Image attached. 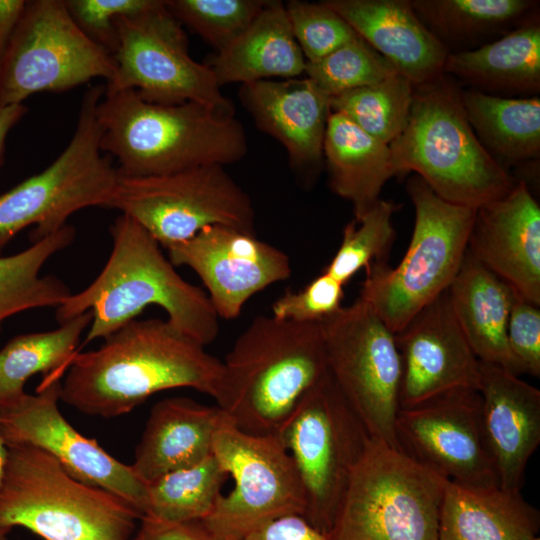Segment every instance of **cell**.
I'll list each match as a JSON object with an SVG mask.
<instances>
[{"instance_id":"obj_2","label":"cell","mask_w":540,"mask_h":540,"mask_svg":"<svg viewBox=\"0 0 540 540\" xmlns=\"http://www.w3.org/2000/svg\"><path fill=\"white\" fill-rule=\"evenodd\" d=\"M111 254L97 278L56 308L61 325L89 311L84 344L105 339L150 305L167 313L179 332L206 346L218 335V315L207 294L174 269L158 242L133 218L119 215L110 227Z\"/></svg>"},{"instance_id":"obj_3","label":"cell","mask_w":540,"mask_h":540,"mask_svg":"<svg viewBox=\"0 0 540 540\" xmlns=\"http://www.w3.org/2000/svg\"><path fill=\"white\" fill-rule=\"evenodd\" d=\"M100 149L115 157L118 176L171 174L245 157L247 136L234 111L196 102L161 104L135 90L105 91L97 106Z\"/></svg>"},{"instance_id":"obj_12","label":"cell","mask_w":540,"mask_h":540,"mask_svg":"<svg viewBox=\"0 0 540 540\" xmlns=\"http://www.w3.org/2000/svg\"><path fill=\"white\" fill-rule=\"evenodd\" d=\"M212 452L234 482L199 521L212 540H239L278 518L304 516L301 478L276 435L248 433L227 419L215 434Z\"/></svg>"},{"instance_id":"obj_23","label":"cell","mask_w":540,"mask_h":540,"mask_svg":"<svg viewBox=\"0 0 540 540\" xmlns=\"http://www.w3.org/2000/svg\"><path fill=\"white\" fill-rule=\"evenodd\" d=\"M413 85L443 74L446 48L416 15L410 0H325Z\"/></svg>"},{"instance_id":"obj_10","label":"cell","mask_w":540,"mask_h":540,"mask_svg":"<svg viewBox=\"0 0 540 540\" xmlns=\"http://www.w3.org/2000/svg\"><path fill=\"white\" fill-rule=\"evenodd\" d=\"M275 435L301 478L304 517L330 534L351 474L371 437L329 370L302 396Z\"/></svg>"},{"instance_id":"obj_41","label":"cell","mask_w":540,"mask_h":540,"mask_svg":"<svg viewBox=\"0 0 540 540\" xmlns=\"http://www.w3.org/2000/svg\"><path fill=\"white\" fill-rule=\"evenodd\" d=\"M344 285L321 272L299 291H286L272 304V316L297 323H318L338 311Z\"/></svg>"},{"instance_id":"obj_5","label":"cell","mask_w":540,"mask_h":540,"mask_svg":"<svg viewBox=\"0 0 540 540\" xmlns=\"http://www.w3.org/2000/svg\"><path fill=\"white\" fill-rule=\"evenodd\" d=\"M460 91L444 73L414 85L407 124L389 147L395 177L413 172L441 199L478 209L506 196L518 180L479 142Z\"/></svg>"},{"instance_id":"obj_16","label":"cell","mask_w":540,"mask_h":540,"mask_svg":"<svg viewBox=\"0 0 540 540\" xmlns=\"http://www.w3.org/2000/svg\"><path fill=\"white\" fill-rule=\"evenodd\" d=\"M395 436L400 451L446 480L475 489L499 488L477 389H457L400 408Z\"/></svg>"},{"instance_id":"obj_18","label":"cell","mask_w":540,"mask_h":540,"mask_svg":"<svg viewBox=\"0 0 540 540\" xmlns=\"http://www.w3.org/2000/svg\"><path fill=\"white\" fill-rule=\"evenodd\" d=\"M174 266H187L201 279L218 317L237 318L258 292L291 275L288 255L279 248L225 226H209L167 249Z\"/></svg>"},{"instance_id":"obj_46","label":"cell","mask_w":540,"mask_h":540,"mask_svg":"<svg viewBox=\"0 0 540 540\" xmlns=\"http://www.w3.org/2000/svg\"><path fill=\"white\" fill-rule=\"evenodd\" d=\"M27 108L23 104L10 105L0 108V168L4 161L6 139L11 129L26 114Z\"/></svg>"},{"instance_id":"obj_45","label":"cell","mask_w":540,"mask_h":540,"mask_svg":"<svg viewBox=\"0 0 540 540\" xmlns=\"http://www.w3.org/2000/svg\"><path fill=\"white\" fill-rule=\"evenodd\" d=\"M25 0H0V64L26 8Z\"/></svg>"},{"instance_id":"obj_13","label":"cell","mask_w":540,"mask_h":540,"mask_svg":"<svg viewBox=\"0 0 540 540\" xmlns=\"http://www.w3.org/2000/svg\"><path fill=\"white\" fill-rule=\"evenodd\" d=\"M116 28L115 71L105 91L132 89L150 102H196L234 111L210 66L190 56L182 24L165 0L144 12L118 18Z\"/></svg>"},{"instance_id":"obj_28","label":"cell","mask_w":540,"mask_h":540,"mask_svg":"<svg viewBox=\"0 0 540 540\" xmlns=\"http://www.w3.org/2000/svg\"><path fill=\"white\" fill-rule=\"evenodd\" d=\"M539 513L521 495L446 482L437 540H535Z\"/></svg>"},{"instance_id":"obj_7","label":"cell","mask_w":540,"mask_h":540,"mask_svg":"<svg viewBox=\"0 0 540 540\" xmlns=\"http://www.w3.org/2000/svg\"><path fill=\"white\" fill-rule=\"evenodd\" d=\"M415 220L399 264L374 263L366 269L359 297L394 333L446 292L463 263L476 209L437 196L418 175L407 179Z\"/></svg>"},{"instance_id":"obj_42","label":"cell","mask_w":540,"mask_h":540,"mask_svg":"<svg viewBox=\"0 0 540 540\" xmlns=\"http://www.w3.org/2000/svg\"><path fill=\"white\" fill-rule=\"evenodd\" d=\"M507 341L520 373L540 376V307L515 291L510 308Z\"/></svg>"},{"instance_id":"obj_11","label":"cell","mask_w":540,"mask_h":540,"mask_svg":"<svg viewBox=\"0 0 540 540\" xmlns=\"http://www.w3.org/2000/svg\"><path fill=\"white\" fill-rule=\"evenodd\" d=\"M104 207L133 218L166 249L209 226L255 235L252 201L221 165L158 176H118Z\"/></svg>"},{"instance_id":"obj_9","label":"cell","mask_w":540,"mask_h":540,"mask_svg":"<svg viewBox=\"0 0 540 540\" xmlns=\"http://www.w3.org/2000/svg\"><path fill=\"white\" fill-rule=\"evenodd\" d=\"M104 86L90 87L81 102L74 134L43 171L0 195V254L23 229L35 243L57 232L75 212L104 207L118 180L112 157L102 155L97 106Z\"/></svg>"},{"instance_id":"obj_49","label":"cell","mask_w":540,"mask_h":540,"mask_svg":"<svg viewBox=\"0 0 540 540\" xmlns=\"http://www.w3.org/2000/svg\"><path fill=\"white\" fill-rule=\"evenodd\" d=\"M535 540H540V538H539V537H536Z\"/></svg>"},{"instance_id":"obj_30","label":"cell","mask_w":540,"mask_h":540,"mask_svg":"<svg viewBox=\"0 0 540 540\" xmlns=\"http://www.w3.org/2000/svg\"><path fill=\"white\" fill-rule=\"evenodd\" d=\"M461 102L481 145L506 171L536 167L540 158V99L505 98L462 88Z\"/></svg>"},{"instance_id":"obj_22","label":"cell","mask_w":540,"mask_h":540,"mask_svg":"<svg viewBox=\"0 0 540 540\" xmlns=\"http://www.w3.org/2000/svg\"><path fill=\"white\" fill-rule=\"evenodd\" d=\"M479 373L483 429L499 487L521 492L526 466L540 443V391L494 364L480 361Z\"/></svg>"},{"instance_id":"obj_48","label":"cell","mask_w":540,"mask_h":540,"mask_svg":"<svg viewBox=\"0 0 540 540\" xmlns=\"http://www.w3.org/2000/svg\"><path fill=\"white\" fill-rule=\"evenodd\" d=\"M0 540H7L6 534L0 533Z\"/></svg>"},{"instance_id":"obj_44","label":"cell","mask_w":540,"mask_h":540,"mask_svg":"<svg viewBox=\"0 0 540 540\" xmlns=\"http://www.w3.org/2000/svg\"><path fill=\"white\" fill-rule=\"evenodd\" d=\"M132 540H212L199 521L169 522L142 516Z\"/></svg>"},{"instance_id":"obj_35","label":"cell","mask_w":540,"mask_h":540,"mask_svg":"<svg viewBox=\"0 0 540 540\" xmlns=\"http://www.w3.org/2000/svg\"><path fill=\"white\" fill-rule=\"evenodd\" d=\"M413 87L407 78L396 73L375 84L330 98V108L389 145L407 124Z\"/></svg>"},{"instance_id":"obj_33","label":"cell","mask_w":540,"mask_h":540,"mask_svg":"<svg viewBox=\"0 0 540 540\" xmlns=\"http://www.w3.org/2000/svg\"><path fill=\"white\" fill-rule=\"evenodd\" d=\"M91 312L61 324L57 329L20 334L0 349V408L19 400L26 381L37 373L60 376L77 353Z\"/></svg>"},{"instance_id":"obj_40","label":"cell","mask_w":540,"mask_h":540,"mask_svg":"<svg viewBox=\"0 0 540 540\" xmlns=\"http://www.w3.org/2000/svg\"><path fill=\"white\" fill-rule=\"evenodd\" d=\"M159 0H65L76 25L93 42L114 56L118 46L116 21L154 7Z\"/></svg>"},{"instance_id":"obj_39","label":"cell","mask_w":540,"mask_h":540,"mask_svg":"<svg viewBox=\"0 0 540 540\" xmlns=\"http://www.w3.org/2000/svg\"><path fill=\"white\" fill-rule=\"evenodd\" d=\"M284 5L291 31L306 61L319 60L358 36L324 1L290 0Z\"/></svg>"},{"instance_id":"obj_21","label":"cell","mask_w":540,"mask_h":540,"mask_svg":"<svg viewBox=\"0 0 540 540\" xmlns=\"http://www.w3.org/2000/svg\"><path fill=\"white\" fill-rule=\"evenodd\" d=\"M239 98L255 125L285 148L293 171L314 181L324 163L330 97L304 76L242 84Z\"/></svg>"},{"instance_id":"obj_32","label":"cell","mask_w":540,"mask_h":540,"mask_svg":"<svg viewBox=\"0 0 540 540\" xmlns=\"http://www.w3.org/2000/svg\"><path fill=\"white\" fill-rule=\"evenodd\" d=\"M76 229L65 225L57 232L10 256L0 255V334L11 316L43 307L60 306L72 293L59 278L41 276L44 264L72 244Z\"/></svg>"},{"instance_id":"obj_1","label":"cell","mask_w":540,"mask_h":540,"mask_svg":"<svg viewBox=\"0 0 540 540\" xmlns=\"http://www.w3.org/2000/svg\"><path fill=\"white\" fill-rule=\"evenodd\" d=\"M103 340L77 352L61 381L60 400L82 413L117 417L174 388L219 395L223 362L167 320L134 319Z\"/></svg>"},{"instance_id":"obj_26","label":"cell","mask_w":540,"mask_h":540,"mask_svg":"<svg viewBox=\"0 0 540 540\" xmlns=\"http://www.w3.org/2000/svg\"><path fill=\"white\" fill-rule=\"evenodd\" d=\"M514 291L481 264L467 249L448 289L450 304L479 361L519 376L508 346L507 325Z\"/></svg>"},{"instance_id":"obj_24","label":"cell","mask_w":540,"mask_h":540,"mask_svg":"<svg viewBox=\"0 0 540 540\" xmlns=\"http://www.w3.org/2000/svg\"><path fill=\"white\" fill-rule=\"evenodd\" d=\"M222 409L186 397L157 402L150 411L131 465L146 484L210 456L214 437L227 420Z\"/></svg>"},{"instance_id":"obj_43","label":"cell","mask_w":540,"mask_h":540,"mask_svg":"<svg viewBox=\"0 0 540 540\" xmlns=\"http://www.w3.org/2000/svg\"><path fill=\"white\" fill-rule=\"evenodd\" d=\"M239 540H331L312 526L303 515L278 518Z\"/></svg>"},{"instance_id":"obj_47","label":"cell","mask_w":540,"mask_h":540,"mask_svg":"<svg viewBox=\"0 0 540 540\" xmlns=\"http://www.w3.org/2000/svg\"><path fill=\"white\" fill-rule=\"evenodd\" d=\"M7 456V445L5 444L0 430V483L4 472L5 462Z\"/></svg>"},{"instance_id":"obj_29","label":"cell","mask_w":540,"mask_h":540,"mask_svg":"<svg viewBox=\"0 0 540 540\" xmlns=\"http://www.w3.org/2000/svg\"><path fill=\"white\" fill-rule=\"evenodd\" d=\"M323 160L331 190L353 205L355 219L380 199L385 183L395 177L389 145L332 111L325 131Z\"/></svg>"},{"instance_id":"obj_36","label":"cell","mask_w":540,"mask_h":540,"mask_svg":"<svg viewBox=\"0 0 540 540\" xmlns=\"http://www.w3.org/2000/svg\"><path fill=\"white\" fill-rule=\"evenodd\" d=\"M398 209V204L380 198L361 217L349 222L339 248L322 272L345 286L361 269L388 263L396 237L392 216Z\"/></svg>"},{"instance_id":"obj_6","label":"cell","mask_w":540,"mask_h":540,"mask_svg":"<svg viewBox=\"0 0 540 540\" xmlns=\"http://www.w3.org/2000/svg\"><path fill=\"white\" fill-rule=\"evenodd\" d=\"M141 513L72 476L29 445L7 446L0 483V533L25 528L43 540H132Z\"/></svg>"},{"instance_id":"obj_14","label":"cell","mask_w":540,"mask_h":540,"mask_svg":"<svg viewBox=\"0 0 540 540\" xmlns=\"http://www.w3.org/2000/svg\"><path fill=\"white\" fill-rule=\"evenodd\" d=\"M114 71L113 56L82 32L63 0L27 1L0 64V108L97 77L107 82Z\"/></svg>"},{"instance_id":"obj_31","label":"cell","mask_w":540,"mask_h":540,"mask_svg":"<svg viewBox=\"0 0 540 540\" xmlns=\"http://www.w3.org/2000/svg\"><path fill=\"white\" fill-rule=\"evenodd\" d=\"M448 53L474 50L539 17L535 0H410Z\"/></svg>"},{"instance_id":"obj_20","label":"cell","mask_w":540,"mask_h":540,"mask_svg":"<svg viewBox=\"0 0 540 540\" xmlns=\"http://www.w3.org/2000/svg\"><path fill=\"white\" fill-rule=\"evenodd\" d=\"M468 251L520 297L540 307V206L518 180L475 211Z\"/></svg>"},{"instance_id":"obj_15","label":"cell","mask_w":540,"mask_h":540,"mask_svg":"<svg viewBox=\"0 0 540 540\" xmlns=\"http://www.w3.org/2000/svg\"><path fill=\"white\" fill-rule=\"evenodd\" d=\"M328 369L372 438L398 449L400 357L395 334L358 297L321 322Z\"/></svg>"},{"instance_id":"obj_8","label":"cell","mask_w":540,"mask_h":540,"mask_svg":"<svg viewBox=\"0 0 540 540\" xmlns=\"http://www.w3.org/2000/svg\"><path fill=\"white\" fill-rule=\"evenodd\" d=\"M447 480L370 438L339 506L331 540H437Z\"/></svg>"},{"instance_id":"obj_17","label":"cell","mask_w":540,"mask_h":540,"mask_svg":"<svg viewBox=\"0 0 540 540\" xmlns=\"http://www.w3.org/2000/svg\"><path fill=\"white\" fill-rule=\"evenodd\" d=\"M60 377L46 376L36 394L25 393L0 408V430L7 446L37 447L55 458L72 476L108 490L134 506L143 516L147 484L107 453L96 440L79 433L58 408Z\"/></svg>"},{"instance_id":"obj_19","label":"cell","mask_w":540,"mask_h":540,"mask_svg":"<svg viewBox=\"0 0 540 540\" xmlns=\"http://www.w3.org/2000/svg\"><path fill=\"white\" fill-rule=\"evenodd\" d=\"M400 357L399 406L479 387L480 361L452 310L448 290L395 334Z\"/></svg>"},{"instance_id":"obj_27","label":"cell","mask_w":540,"mask_h":540,"mask_svg":"<svg viewBox=\"0 0 540 540\" xmlns=\"http://www.w3.org/2000/svg\"><path fill=\"white\" fill-rule=\"evenodd\" d=\"M222 87L304 75L306 59L281 1L268 0L249 27L208 64Z\"/></svg>"},{"instance_id":"obj_34","label":"cell","mask_w":540,"mask_h":540,"mask_svg":"<svg viewBox=\"0 0 540 540\" xmlns=\"http://www.w3.org/2000/svg\"><path fill=\"white\" fill-rule=\"evenodd\" d=\"M228 477L215 455L147 483L143 516L169 522L201 521L214 508Z\"/></svg>"},{"instance_id":"obj_4","label":"cell","mask_w":540,"mask_h":540,"mask_svg":"<svg viewBox=\"0 0 540 540\" xmlns=\"http://www.w3.org/2000/svg\"><path fill=\"white\" fill-rule=\"evenodd\" d=\"M223 362L217 406L252 434H276L302 396L328 372L321 323L254 318Z\"/></svg>"},{"instance_id":"obj_38","label":"cell","mask_w":540,"mask_h":540,"mask_svg":"<svg viewBox=\"0 0 540 540\" xmlns=\"http://www.w3.org/2000/svg\"><path fill=\"white\" fill-rule=\"evenodd\" d=\"M171 14L188 26L216 53L234 42L268 0H165Z\"/></svg>"},{"instance_id":"obj_37","label":"cell","mask_w":540,"mask_h":540,"mask_svg":"<svg viewBox=\"0 0 540 540\" xmlns=\"http://www.w3.org/2000/svg\"><path fill=\"white\" fill-rule=\"evenodd\" d=\"M398 73L359 35L316 61H306L304 75L330 98L380 82Z\"/></svg>"},{"instance_id":"obj_25","label":"cell","mask_w":540,"mask_h":540,"mask_svg":"<svg viewBox=\"0 0 540 540\" xmlns=\"http://www.w3.org/2000/svg\"><path fill=\"white\" fill-rule=\"evenodd\" d=\"M443 73L489 95L536 96L540 92L539 17L479 48L449 53Z\"/></svg>"}]
</instances>
